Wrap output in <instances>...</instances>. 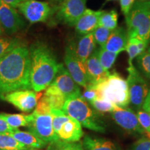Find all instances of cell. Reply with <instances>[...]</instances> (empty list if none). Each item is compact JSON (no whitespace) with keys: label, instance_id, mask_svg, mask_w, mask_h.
<instances>
[{"label":"cell","instance_id":"cell-31","mask_svg":"<svg viewBox=\"0 0 150 150\" xmlns=\"http://www.w3.org/2000/svg\"><path fill=\"white\" fill-rule=\"evenodd\" d=\"M51 115L52 116L53 128L56 134L58 131L60 130L63 123H65L69 119L70 116L66 115L62 110L54 109V108L52 109Z\"/></svg>","mask_w":150,"mask_h":150},{"label":"cell","instance_id":"cell-5","mask_svg":"<svg viewBox=\"0 0 150 150\" xmlns=\"http://www.w3.org/2000/svg\"><path fill=\"white\" fill-rule=\"evenodd\" d=\"M128 38L149 42L150 2L135 1L126 16Z\"/></svg>","mask_w":150,"mask_h":150},{"label":"cell","instance_id":"cell-13","mask_svg":"<svg viewBox=\"0 0 150 150\" xmlns=\"http://www.w3.org/2000/svg\"><path fill=\"white\" fill-rule=\"evenodd\" d=\"M0 25L6 33L11 35L23 29L25 23L15 8L2 1L0 7Z\"/></svg>","mask_w":150,"mask_h":150},{"label":"cell","instance_id":"cell-2","mask_svg":"<svg viewBox=\"0 0 150 150\" xmlns=\"http://www.w3.org/2000/svg\"><path fill=\"white\" fill-rule=\"evenodd\" d=\"M31 59L30 81L33 91H45L52 83L59 70L60 63L55 56L45 43L37 42L29 49Z\"/></svg>","mask_w":150,"mask_h":150},{"label":"cell","instance_id":"cell-15","mask_svg":"<svg viewBox=\"0 0 150 150\" xmlns=\"http://www.w3.org/2000/svg\"><path fill=\"white\" fill-rule=\"evenodd\" d=\"M85 65L90 85H95L104 81L110 74L109 71L105 70L99 62L97 56V50L87 59Z\"/></svg>","mask_w":150,"mask_h":150},{"label":"cell","instance_id":"cell-16","mask_svg":"<svg viewBox=\"0 0 150 150\" xmlns=\"http://www.w3.org/2000/svg\"><path fill=\"white\" fill-rule=\"evenodd\" d=\"M103 11H93L86 8L75 24V31L79 35L93 33L99 26V20Z\"/></svg>","mask_w":150,"mask_h":150},{"label":"cell","instance_id":"cell-23","mask_svg":"<svg viewBox=\"0 0 150 150\" xmlns=\"http://www.w3.org/2000/svg\"><path fill=\"white\" fill-rule=\"evenodd\" d=\"M47 99L50 106L54 109L62 110L67 98L52 84L47 88L43 94Z\"/></svg>","mask_w":150,"mask_h":150},{"label":"cell","instance_id":"cell-45","mask_svg":"<svg viewBox=\"0 0 150 150\" xmlns=\"http://www.w3.org/2000/svg\"><path fill=\"white\" fill-rule=\"evenodd\" d=\"M1 4H2V1H1V0H0V7H1Z\"/></svg>","mask_w":150,"mask_h":150},{"label":"cell","instance_id":"cell-9","mask_svg":"<svg viewBox=\"0 0 150 150\" xmlns=\"http://www.w3.org/2000/svg\"><path fill=\"white\" fill-rule=\"evenodd\" d=\"M86 0H64L56 10V19L67 25L75 26L86 9Z\"/></svg>","mask_w":150,"mask_h":150},{"label":"cell","instance_id":"cell-32","mask_svg":"<svg viewBox=\"0 0 150 150\" xmlns=\"http://www.w3.org/2000/svg\"><path fill=\"white\" fill-rule=\"evenodd\" d=\"M111 32L112 30L102 27V26H98L94 30L93 33L97 44L100 45V47H103L107 41Z\"/></svg>","mask_w":150,"mask_h":150},{"label":"cell","instance_id":"cell-4","mask_svg":"<svg viewBox=\"0 0 150 150\" xmlns=\"http://www.w3.org/2000/svg\"><path fill=\"white\" fill-rule=\"evenodd\" d=\"M93 86L98 93L97 99H106L121 108H127L130 104L127 81L117 72L110 74L104 81Z\"/></svg>","mask_w":150,"mask_h":150},{"label":"cell","instance_id":"cell-22","mask_svg":"<svg viewBox=\"0 0 150 150\" xmlns=\"http://www.w3.org/2000/svg\"><path fill=\"white\" fill-rule=\"evenodd\" d=\"M149 42L144 41L138 38H130L127 42L125 51L129 56V65H133L132 61L140 55L147 47Z\"/></svg>","mask_w":150,"mask_h":150},{"label":"cell","instance_id":"cell-41","mask_svg":"<svg viewBox=\"0 0 150 150\" xmlns=\"http://www.w3.org/2000/svg\"><path fill=\"white\" fill-rule=\"evenodd\" d=\"M64 0H50V1H51L53 4H60Z\"/></svg>","mask_w":150,"mask_h":150},{"label":"cell","instance_id":"cell-29","mask_svg":"<svg viewBox=\"0 0 150 150\" xmlns=\"http://www.w3.org/2000/svg\"><path fill=\"white\" fill-rule=\"evenodd\" d=\"M49 145L46 150H83V144L78 142H67L59 140Z\"/></svg>","mask_w":150,"mask_h":150},{"label":"cell","instance_id":"cell-26","mask_svg":"<svg viewBox=\"0 0 150 150\" xmlns=\"http://www.w3.org/2000/svg\"><path fill=\"white\" fill-rule=\"evenodd\" d=\"M118 14L115 10L104 11L99 20V26H102L110 30H114L117 27Z\"/></svg>","mask_w":150,"mask_h":150},{"label":"cell","instance_id":"cell-12","mask_svg":"<svg viewBox=\"0 0 150 150\" xmlns=\"http://www.w3.org/2000/svg\"><path fill=\"white\" fill-rule=\"evenodd\" d=\"M110 114L112 119L122 128L131 132L145 134V131L140 125L136 113L131 108H121L115 106Z\"/></svg>","mask_w":150,"mask_h":150},{"label":"cell","instance_id":"cell-24","mask_svg":"<svg viewBox=\"0 0 150 150\" xmlns=\"http://www.w3.org/2000/svg\"><path fill=\"white\" fill-rule=\"evenodd\" d=\"M0 150H38L28 147L9 134H0Z\"/></svg>","mask_w":150,"mask_h":150},{"label":"cell","instance_id":"cell-34","mask_svg":"<svg viewBox=\"0 0 150 150\" xmlns=\"http://www.w3.org/2000/svg\"><path fill=\"white\" fill-rule=\"evenodd\" d=\"M52 109V108L50 106L47 99L42 94L38 102L37 106L33 110V112L38 115H47V114H51Z\"/></svg>","mask_w":150,"mask_h":150},{"label":"cell","instance_id":"cell-30","mask_svg":"<svg viewBox=\"0 0 150 150\" xmlns=\"http://www.w3.org/2000/svg\"><path fill=\"white\" fill-rule=\"evenodd\" d=\"M18 38H0V58L8 54L17 47L22 45Z\"/></svg>","mask_w":150,"mask_h":150},{"label":"cell","instance_id":"cell-39","mask_svg":"<svg viewBox=\"0 0 150 150\" xmlns=\"http://www.w3.org/2000/svg\"><path fill=\"white\" fill-rule=\"evenodd\" d=\"M142 110L150 114V90L147 94V96L146 97L143 106H142Z\"/></svg>","mask_w":150,"mask_h":150},{"label":"cell","instance_id":"cell-17","mask_svg":"<svg viewBox=\"0 0 150 150\" xmlns=\"http://www.w3.org/2000/svg\"><path fill=\"white\" fill-rule=\"evenodd\" d=\"M81 126L76 119L69 117V119L62 125L56 136L60 140L63 142H79L83 136Z\"/></svg>","mask_w":150,"mask_h":150},{"label":"cell","instance_id":"cell-43","mask_svg":"<svg viewBox=\"0 0 150 150\" xmlns=\"http://www.w3.org/2000/svg\"><path fill=\"white\" fill-rule=\"evenodd\" d=\"M3 34V29L2 28H1V25H0V35H1Z\"/></svg>","mask_w":150,"mask_h":150},{"label":"cell","instance_id":"cell-27","mask_svg":"<svg viewBox=\"0 0 150 150\" xmlns=\"http://www.w3.org/2000/svg\"><path fill=\"white\" fill-rule=\"evenodd\" d=\"M97 56L102 67L106 70H108L115 63L118 54L110 52L101 47L97 50Z\"/></svg>","mask_w":150,"mask_h":150},{"label":"cell","instance_id":"cell-44","mask_svg":"<svg viewBox=\"0 0 150 150\" xmlns=\"http://www.w3.org/2000/svg\"><path fill=\"white\" fill-rule=\"evenodd\" d=\"M147 52H149V53H150V47H149V48H148V49H147Z\"/></svg>","mask_w":150,"mask_h":150},{"label":"cell","instance_id":"cell-21","mask_svg":"<svg viewBox=\"0 0 150 150\" xmlns=\"http://www.w3.org/2000/svg\"><path fill=\"white\" fill-rule=\"evenodd\" d=\"M85 150H117L115 144L102 138H92L86 136L82 142Z\"/></svg>","mask_w":150,"mask_h":150},{"label":"cell","instance_id":"cell-20","mask_svg":"<svg viewBox=\"0 0 150 150\" xmlns=\"http://www.w3.org/2000/svg\"><path fill=\"white\" fill-rule=\"evenodd\" d=\"M9 134L21 143L36 149H42L47 145L45 142L42 141L29 131H22L17 129Z\"/></svg>","mask_w":150,"mask_h":150},{"label":"cell","instance_id":"cell-11","mask_svg":"<svg viewBox=\"0 0 150 150\" xmlns=\"http://www.w3.org/2000/svg\"><path fill=\"white\" fill-rule=\"evenodd\" d=\"M17 8L31 24L45 22L52 13L50 4L38 0H25Z\"/></svg>","mask_w":150,"mask_h":150},{"label":"cell","instance_id":"cell-42","mask_svg":"<svg viewBox=\"0 0 150 150\" xmlns=\"http://www.w3.org/2000/svg\"><path fill=\"white\" fill-rule=\"evenodd\" d=\"M136 1H140V2H150V0H136Z\"/></svg>","mask_w":150,"mask_h":150},{"label":"cell","instance_id":"cell-10","mask_svg":"<svg viewBox=\"0 0 150 150\" xmlns=\"http://www.w3.org/2000/svg\"><path fill=\"white\" fill-rule=\"evenodd\" d=\"M42 94L31 90H21L4 94L0 96L6 102L13 105L21 111L30 112L34 110Z\"/></svg>","mask_w":150,"mask_h":150},{"label":"cell","instance_id":"cell-8","mask_svg":"<svg viewBox=\"0 0 150 150\" xmlns=\"http://www.w3.org/2000/svg\"><path fill=\"white\" fill-rule=\"evenodd\" d=\"M64 62L66 69L79 86L87 88L90 85L85 63L79 59L74 52L72 43L65 48Z\"/></svg>","mask_w":150,"mask_h":150},{"label":"cell","instance_id":"cell-1","mask_svg":"<svg viewBox=\"0 0 150 150\" xmlns=\"http://www.w3.org/2000/svg\"><path fill=\"white\" fill-rule=\"evenodd\" d=\"M29 49L20 45L0 58V96L31 88Z\"/></svg>","mask_w":150,"mask_h":150},{"label":"cell","instance_id":"cell-14","mask_svg":"<svg viewBox=\"0 0 150 150\" xmlns=\"http://www.w3.org/2000/svg\"><path fill=\"white\" fill-rule=\"evenodd\" d=\"M51 84L55 86L66 98L81 95L79 86L74 81L66 67L62 63H60L56 77Z\"/></svg>","mask_w":150,"mask_h":150},{"label":"cell","instance_id":"cell-25","mask_svg":"<svg viewBox=\"0 0 150 150\" xmlns=\"http://www.w3.org/2000/svg\"><path fill=\"white\" fill-rule=\"evenodd\" d=\"M31 115L24 114H8L0 113V119L4 120L13 128L18 129L20 127H28Z\"/></svg>","mask_w":150,"mask_h":150},{"label":"cell","instance_id":"cell-28","mask_svg":"<svg viewBox=\"0 0 150 150\" xmlns=\"http://www.w3.org/2000/svg\"><path fill=\"white\" fill-rule=\"evenodd\" d=\"M136 63L140 72L150 79V53L144 52L136 58Z\"/></svg>","mask_w":150,"mask_h":150},{"label":"cell","instance_id":"cell-3","mask_svg":"<svg viewBox=\"0 0 150 150\" xmlns=\"http://www.w3.org/2000/svg\"><path fill=\"white\" fill-rule=\"evenodd\" d=\"M62 110L66 115L76 119L86 129L102 133L106 131L104 122L82 98L81 95L67 98Z\"/></svg>","mask_w":150,"mask_h":150},{"label":"cell","instance_id":"cell-46","mask_svg":"<svg viewBox=\"0 0 150 150\" xmlns=\"http://www.w3.org/2000/svg\"><path fill=\"white\" fill-rule=\"evenodd\" d=\"M108 1H110V0H108Z\"/></svg>","mask_w":150,"mask_h":150},{"label":"cell","instance_id":"cell-40","mask_svg":"<svg viewBox=\"0 0 150 150\" xmlns=\"http://www.w3.org/2000/svg\"><path fill=\"white\" fill-rule=\"evenodd\" d=\"M3 2L7 4L8 5L11 6L13 8H16L22 2L25 1V0H1Z\"/></svg>","mask_w":150,"mask_h":150},{"label":"cell","instance_id":"cell-36","mask_svg":"<svg viewBox=\"0 0 150 150\" xmlns=\"http://www.w3.org/2000/svg\"><path fill=\"white\" fill-rule=\"evenodd\" d=\"M132 150H150V139L145 137L137 140L133 145Z\"/></svg>","mask_w":150,"mask_h":150},{"label":"cell","instance_id":"cell-38","mask_svg":"<svg viewBox=\"0 0 150 150\" xmlns=\"http://www.w3.org/2000/svg\"><path fill=\"white\" fill-rule=\"evenodd\" d=\"M16 129L17 128H13L4 120L0 119V134H10Z\"/></svg>","mask_w":150,"mask_h":150},{"label":"cell","instance_id":"cell-33","mask_svg":"<svg viewBox=\"0 0 150 150\" xmlns=\"http://www.w3.org/2000/svg\"><path fill=\"white\" fill-rule=\"evenodd\" d=\"M95 110L99 112H111L115 105L104 99H96L91 102Z\"/></svg>","mask_w":150,"mask_h":150},{"label":"cell","instance_id":"cell-7","mask_svg":"<svg viewBox=\"0 0 150 150\" xmlns=\"http://www.w3.org/2000/svg\"><path fill=\"white\" fill-rule=\"evenodd\" d=\"M31 118L28 125L29 132L40 138L47 144H52L59 141L53 128L51 114L38 115L35 112L31 114Z\"/></svg>","mask_w":150,"mask_h":150},{"label":"cell","instance_id":"cell-18","mask_svg":"<svg viewBox=\"0 0 150 150\" xmlns=\"http://www.w3.org/2000/svg\"><path fill=\"white\" fill-rule=\"evenodd\" d=\"M128 40L127 31L122 27H119L112 30L106 42L101 47L119 54L120 52L125 51Z\"/></svg>","mask_w":150,"mask_h":150},{"label":"cell","instance_id":"cell-19","mask_svg":"<svg viewBox=\"0 0 150 150\" xmlns=\"http://www.w3.org/2000/svg\"><path fill=\"white\" fill-rule=\"evenodd\" d=\"M74 52L82 62L84 63L92 55V54L95 51L97 42L94 38L93 33H90L88 34L82 35L77 44L75 45L72 43Z\"/></svg>","mask_w":150,"mask_h":150},{"label":"cell","instance_id":"cell-6","mask_svg":"<svg viewBox=\"0 0 150 150\" xmlns=\"http://www.w3.org/2000/svg\"><path fill=\"white\" fill-rule=\"evenodd\" d=\"M127 71L129 74L127 82L130 103L135 109L139 110L142 109V106L149 93L147 83L134 65H129Z\"/></svg>","mask_w":150,"mask_h":150},{"label":"cell","instance_id":"cell-37","mask_svg":"<svg viewBox=\"0 0 150 150\" xmlns=\"http://www.w3.org/2000/svg\"><path fill=\"white\" fill-rule=\"evenodd\" d=\"M136 0H120L121 11L125 16L129 13Z\"/></svg>","mask_w":150,"mask_h":150},{"label":"cell","instance_id":"cell-35","mask_svg":"<svg viewBox=\"0 0 150 150\" xmlns=\"http://www.w3.org/2000/svg\"><path fill=\"white\" fill-rule=\"evenodd\" d=\"M85 91L83 95H81V97L85 99L86 102L91 103L93 100L97 99L98 97V93L96 88L94 87L93 85H89L87 88H85Z\"/></svg>","mask_w":150,"mask_h":150}]
</instances>
